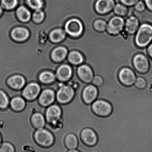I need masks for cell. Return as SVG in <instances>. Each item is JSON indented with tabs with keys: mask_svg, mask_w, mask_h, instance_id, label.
<instances>
[{
	"mask_svg": "<svg viewBox=\"0 0 152 152\" xmlns=\"http://www.w3.org/2000/svg\"><path fill=\"white\" fill-rule=\"evenodd\" d=\"M135 44L140 48L149 45L152 42V25L144 23L138 28L135 38Z\"/></svg>",
	"mask_w": 152,
	"mask_h": 152,
	"instance_id": "obj_1",
	"label": "cell"
},
{
	"mask_svg": "<svg viewBox=\"0 0 152 152\" xmlns=\"http://www.w3.org/2000/svg\"><path fill=\"white\" fill-rule=\"evenodd\" d=\"M34 138L37 144L45 148L52 146L55 141L54 136L52 132L44 128L37 129L35 131Z\"/></svg>",
	"mask_w": 152,
	"mask_h": 152,
	"instance_id": "obj_2",
	"label": "cell"
},
{
	"mask_svg": "<svg viewBox=\"0 0 152 152\" xmlns=\"http://www.w3.org/2000/svg\"><path fill=\"white\" fill-rule=\"evenodd\" d=\"M75 95V90L70 84H61L57 90L56 98L61 104H66L72 101Z\"/></svg>",
	"mask_w": 152,
	"mask_h": 152,
	"instance_id": "obj_3",
	"label": "cell"
},
{
	"mask_svg": "<svg viewBox=\"0 0 152 152\" xmlns=\"http://www.w3.org/2000/svg\"><path fill=\"white\" fill-rule=\"evenodd\" d=\"M92 111L96 115L106 117L112 112V105L110 102L105 100L96 99L91 104Z\"/></svg>",
	"mask_w": 152,
	"mask_h": 152,
	"instance_id": "obj_4",
	"label": "cell"
},
{
	"mask_svg": "<svg viewBox=\"0 0 152 152\" xmlns=\"http://www.w3.org/2000/svg\"><path fill=\"white\" fill-rule=\"evenodd\" d=\"M62 111L58 105L53 104L50 105L45 111L46 120L50 126H56L61 123Z\"/></svg>",
	"mask_w": 152,
	"mask_h": 152,
	"instance_id": "obj_5",
	"label": "cell"
},
{
	"mask_svg": "<svg viewBox=\"0 0 152 152\" xmlns=\"http://www.w3.org/2000/svg\"><path fill=\"white\" fill-rule=\"evenodd\" d=\"M132 65L135 71L141 74H145L149 71V61L146 56L142 53L135 55L132 60Z\"/></svg>",
	"mask_w": 152,
	"mask_h": 152,
	"instance_id": "obj_6",
	"label": "cell"
},
{
	"mask_svg": "<svg viewBox=\"0 0 152 152\" xmlns=\"http://www.w3.org/2000/svg\"><path fill=\"white\" fill-rule=\"evenodd\" d=\"M118 77L120 83L124 86H127L134 84L137 77L133 70L128 67H124L120 69Z\"/></svg>",
	"mask_w": 152,
	"mask_h": 152,
	"instance_id": "obj_7",
	"label": "cell"
},
{
	"mask_svg": "<svg viewBox=\"0 0 152 152\" xmlns=\"http://www.w3.org/2000/svg\"><path fill=\"white\" fill-rule=\"evenodd\" d=\"M125 23L124 19L121 16H114L110 19L107 24V32L111 35H118L123 30Z\"/></svg>",
	"mask_w": 152,
	"mask_h": 152,
	"instance_id": "obj_8",
	"label": "cell"
},
{
	"mask_svg": "<svg viewBox=\"0 0 152 152\" xmlns=\"http://www.w3.org/2000/svg\"><path fill=\"white\" fill-rule=\"evenodd\" d=\"M41 91V87L38 83L35 82H30L24 88L22 95L28 101H33L39 96Z\"/></svg>",
	"mask_w": 152,
	"mask_h": 152,
	"instance_id": "obj_9",
	"label": "cell"
},
{
	"mask_svg": "<svg viewBox=\"0 0 152 152\" xmlns=\"http://www.w3.org/2000/svg\"><path fill=\"white\" fill-rule=\"evenodd\" d=\"M66 32L71 36L77 37L83 33V25L79 19L73 18L70 19L66 22L65 26Z\"/></svg>",
	"mask_w": 152,
	"mask_h": 152,
	"instance_id": "obj_10",
	"label": "cell"
},
{
	"mask_svg": "<svg viewBox=\"0 0 152 152\" xmlns=\"http://www.w3.org/2000/svg\"><path fill=\"white\" fill-rule=\"evenodd\" d=\"M98 95V87L92 83L85 86L82 92V98L83 102L87 105L91 104L97 99Z\"/></svg>",
	"mask_w": 152,
	"mask_h": 152,
	"instance_id": "obj_11",
	"label": "cell"
},
{
	"mask_svg": "<svg viewBox=\"0 0 152 152\" xmlns=\"http://www.w3.org/2000/svg\"><path fill=\"white\" fill-rule=\"evenodd\" d=\"M77 75L82 81L86 84L91 83L94 76L93 69L87 64L82 65L78 67Z\"/></svg>",
	"mask_w": 152,
	"mask_h": 152,
	"instance_id": "obj_12",
	"label": "cell"
},
{
	"mask_svg": "<svg viewBox=\"0 0 152 152\" xmlns=\"http://www.w3.org/2000/svg\"><path fill=\"white\" fill-rule=\"evenodd\" d=\"M80 137L83 143L88 146H94L98 142L97 134L91 128H86L83 129L80 132Z\"/></svg>",
	"mask_w": 152,
	"mask_h": 152,
	"instance_id": "obj_13",
	"label": "cell"
},
{
	"mask_svg": "<svg viewBox=\"0 0 152 152\" xmlns=\"http://www.w3.org/2000/svg\"><path fill=\"white\" fill-rule=\"evenodd\" d=\"M115 6L114 0H97L95 5V10L99 14L110 12Z\"/></svg>",
	"mask_w": 152,
	"mask_h": 152,
	"instance_id": "obj_14",
	"label": "cell"
},
{
	"mask_svg": "<svg viewBox=\"0 0 152 152\" xmlns=\"http://www.w3.org/2000/svg\"><path fill=\"white\" fill-rule=\"evenodd\" d=\"M56 95L54 91L50 89L42 91L38 98V102L43 107L49 106L55 101Z\"/></svg>",
	"mask_w": 152,
	"mask_h": 152,
	"instance_id": "obj_15",
	"label": "cell"
},
{
	"mask_svg": "<svg viewBox=\"0 0 152 152\" xmlns=\"http://www.w3.org/2000/svg\"><path fill=\"white\" fill-rule=\"evenodd\" d=\"M26 82L24 77L19 75L12 76L7 80V83L9 87L15 90L21 89L25 86Z\"/></svg>",
	"mask_w": 152,
	"mask_h": 152,
	"instance_id": "obj_16",
	"label": "cell"
},
{
	"mask_svg": "<svg viewBox=\"0 0 152 152\" xmlns=\"http://www.w3.org/2000/svg\"><path fill=\"white\" fill-rule=\"evenodd\" d=\"M72 75V71L71 66L66 65L60 66L57 69L56 77L59 81L66 82L69 80Z\"/></svg>",
	"mask_w": 152,
	"mask_h": 152,
	"instance_id": "obj_17",
	"label": "cell"
},
{
	"mask_svg": "<svg viewBox=\"0 0 152 152\" xmlns=\"http://www.w3.org/2000/svg\"><path fill=\"white\" fill-rule=\"evenodd\" d=\"M139 26L138 19L135 16H131L127 19L125 22V30L128 34L133 35L138 31Z\"/></svg>",
	"mask_w": 152,
	"mask_h": 152,
	"instance_id": "obj_18",
	"label": "cell"
},
{
	"mask_svg": "<svg viewBox=\"0 0 152 152\" xmlns=\"http://www.w3.org/2000/svg\"><path fill=\"white\" fill-rule=\"evenodd\" d=\"M64 143L68 152L71 150L77 149L79 145L78 138L73 133L67 134L65 138Z\"/></svg>",
	"mask_w": 152,
	"mask_h": 152,
	"instance_id": "obj_19",
	"label": "cell"
},
{
	"mask_svg": "<svg viewBox=\"0 0 152 152\" xmlns=\"http://www.w3.org/2000/svg\"><path fill=\"white\" fill-rule=\"evenodd\" d=\"M31 123L35 129L44 128L45 126V119L42 113L37 112L34 113L31 117Z\"/></svg>",
	"mask_w": 152,
	"mask_h": 152,
	"instance_id": "obj_20",
	"label": "cell"
},
{
	"mask_svg": "<svg viewBox=\"0 0 152 152\" xmlns=\"http://www.w3.org/2000/svg\"><path fill=\"white\" fill-rule=\"evenodd\" d=\"M10 104L12 110L16 112L23 111L26 106V101L20 96H15L12 98Z\"/></svg>",
	"mask_w": 152,
	"mask_h": 152,
	"instance_id": "obj_21",
	"label": "cell"
},
{
	"mask_svg": "<svg viewBox=\"0 0 152 152\" xmlns=\"http://www.w3.org/2000/svg\"><path fill=\"white\" fill-rule=\"evenodd\" d=\"M29 32L28 30L23 28H16L12 32V37L17 41H23L29 37Z\"/></svg>",
	"mask_w": 152,
	"mask_h": 152,
	"instance_id": "obj_22",
	"label": "cell"
},
{
	"mask_svg": "<svg viewBox=\"0 0 152 152\" xmlns=\"http://www.w3.org/2000/svg\"><path fill=\"white\" fill-rule=\"evenodd\" d=\"M56 76L53 72L45 71L42 72L39 76V80L43 84H49L53 83L56 80Z\"/></svg>",
	"mask_w": 152,
	"mask_h": 152,
	"instance_id": "obj_23",
	"label": "cell"
},
{
	"mask_svg": "<svg viewBox=\"0 0 152 152\" xmlns=\"http://www.w3.org/2000/svg\"><path fill=\"white\" fill-rule=\"evenodd\" d=\"M68 59L71 64L75 65L81 64L84 62L83 55L77 51H72L69 53Z\"/></svg>",
	"mask_w": 152,
	"mask_h": 152,
	"instance_id": "obj_24",
	"label": "cell"
},
{
	"mask_svg": "<svg viewBox=\"0 0 152 152\" xmlns=\"http://www.w3.org/2000/svg\"><path fill=\"white\" fill-rule=\"evenodd\" d=\"M67 53V50L65 48L58 47L55 49L52 53V58L56 61H60L64 58Z\"/></svg>",
	"mask_w": 152,
	"mask_h": 152,
	"instance_id": "obj_25",
	"label": "cell"
},
{
	"mask_svg": "<svg viewBox=\"0 0 152 152\" xmlns=\"http://www.w3.org/2000/svg\"><path fill=\"white\" fill-rule=\"evenodd\" d=\"M17 14L19 19L22 21L27 22L30 19V12L24 7H19L17 10Z\"/></svg>",
	"mask_w": 152,
	"mask_h": 152,
	"instance_id": "obj_26",
	"label": "cell"
},
{
	"mask_svg": "<svg viewBox=\"0 0 152 152\" xmlns=\"http://www.w3.org/2000/svg\"><path fill=\"white\" fill-rule=\"evenodd\" d=\"M65 34L63 30L61 29L54 30L50 34V37L51 41L54 42H59L64 38Z\"/></svg>",
	"mask_w": 152,
	"mask_h": 152,
	"instance_id": "obj_27",
	"label": "cell"
},
{
	"mask_svg": "<svg viewBox=\"0 0 152 152\" xmlns=\"http://www.w3.org/2000/svg\"><path fill=\"white\" fill-rule=\"evenodd\" d=\"M10 104V99L8 95L4 91L0 89V109H6Z\"/></svg>",
	"mask_w": 152,
	"mask_h": 152,
	"instance_id": "obj_28",
	"label": "cell"
},
{
	"mask_svg": "<svg viewBox=\"0 0 152 152\" xmlns=\"http://www.w3.org/2000/svg\"><path fill=\"white\" fill-rule=\"evenodd\" d=\"M107 23L105 21L101 19H97L94 22V29L99 32H103L107 29Z\"/></svg>",
	"mask_w": 152,
	"mask_h": 152,
	"instance_id": "obj_29",
	"label": "cell"
},
{
	"mask_svg": "<svg viewBox=\"0 0 152 152\" xmlns=\"http://www.w3.org/2000/svg\"><path fill=\"white\" fill-rule=\"evenodd\" d=\"M114 11L115 13L118 16H123L127 14L128 9L124 4H117L115 6Z\"/></svg>",
	"mask_w": 152,
	"mask_h": 152,
	"instance_id": "obj_30",
	"label": "cell"
},
{
	"mask_svg": "<svg viewBox=\"0 0 152 152\" xmlns=\"http://www.w3.org/2000/svg\"><path fill=\"white\" fill-rule=\"evenodd\" d=\"M15 151L14 145L10 142L5 141L0 146V152H14Z\"/></svg>",
	"mask_w": 152,
	"mask_h": 152,
	"instance_id": "obj_31",
	"label": "cell"
},
{
	"mask_svg": "<svg viewBox=\"0 0 152 152\" xmlns=\"http://www.w3.org/2000/svg\"><path fill=\"white\" fill-rule=\"evenodd\" d=\"M17 0H1L3 7L7 10H11L17 5Z\"/></svg>",
	"mask_w": 152,
	"mask_h": 152,
	"instance_id": "obj_32",
	"label": "cell"
},
{
	"mask_svg": "<svg viewBox=\"0 0 152 152\" xmlns=\"http://www.w3.org/2000/svg\"><path fill=\"white\" fill-rule=\"evenodd\" d=\"M134 85L138 89H143L146 87L147 82L144 77H137L136 81Z\"/></svg>",
	"mask_w": 152,
	"mask_h": 152,
	"instance_id": "obj_33",
	"label": "cell"
},
{
	"mask_svg": "<svg viewBox=\"0 0 152 152\" xmlns=\"http://www.w3.org/2000/svg\"><path fill=\"white\" fill-rule=\"evenodd\" d=\"M29 5L32 8L35 10H40L43 5L42 0H27Z\"/></svg>",
	"mask_w": 152,
	"mask_h": 152,
	"instance_id": "obj_34",
	"label": "cell"
},
{
	"mask_svg": "<svg viewBox=\"0 0 152 152\" xmlns=\"http://www.w3.org/2000/svg\"><path fill=\"white\" fill-rule=\"evenodd\" d=\"M44 14L42 11L40 10H37L33 14V19L37 22H40L44 19Z\"/></svg>",
	"mask_w": 152,
	"mask_h": 152,
	"instance_id": "obj_35",
	"label": "cell"
},
{
	"mask_svg": "<svg viewBox=\"0 0 152 152\" xmlns=\"http://www.w3.org/2000/svg\"><path fill=\"white\" fill-rule=\"evenodd\" d=\"M104 80L101 76L98 75H94L92 80V83L97 87L102 86L104 83Z\"/></svg>",
	"mask_w": 152,
	"mask_h": 152,
	"instance_id": "obj_36",
	"label": "cell"
},
{
	"mask_svg": "<svg viewBox=\"0 0 152 152\" xmlns=\"http://www.w3.org/2000/svg\"><path fill=\"white\" fill-rule=\"evenodd\" d=\"M145 4L142 1H138L135 5V10L138 12H143L145 10Z\"/></svg>",
	"mask_w": 152,
	"mask_h": 152,
	"instance_id": "obj_37",
	"label": "cell"
},
{
	"mask_svg": "<svg viewBox=\"0 0 152 152\" xmlns=\"http://www.w3.org/2000/svg\"><path fill=\"white\" fill-rule=\"evenodd\" d=\"M122 4L126 6H133L135 5L139 0H120Z\"/></svg>",
	"mask_w": 152,
	"mask_h": 152,
	"instance_id": "obj_38",
	"label": "cell"
},
{
	"mask_svg": "<svg viewBox=\"0 0 152 152\" xmlns=\"http://www.w3.org/2000/svg\"><path fill=\"white\" fill-rule=\"evenodd\" d=\"M145 1L146 7L152 12V0H145Z\"/></svg>",
	"mask_w": 152,
	"mask_h": 152,
	"instance_id": "obj_39",
	"label": "cell"
},
{
	"mask_svg": "<svg viewBox=\"0 0 152 152\" xmlns=\"http://www.w3.org/2000/svg\"><path fill=\"white\" fill-rule=\"evenodd\" d=\"M147 51L149 56L152 59V43L149 45Z\"/></svg>",
	"mask_w": 152,
	"mask_h": 152,
	"instance_id": "obj_40",
	"label": "cell"
},
{
	"mask_svg": "<svg viewBox=\"0 0 152 152\" xmlns=\"http://www.w3.org/2000/svg\"><path fill=\"white\" fill-rule=\"evenodd\" d=\"M1 141H2V138H1V134H0V146L1 144Z\"/></svg>",
	"mask_w": 152,
	"mask_h": 152,
	"instance_id": "obj_41",
	"label": "cell"
},
{
	"mask_svg": "<svg viewBox=\"0 0 152 152\" xmlns=\"http://www.w3.org/2000/svg\"><path fill=\"white\" fill-rule=\"evenodd\" d=\"M1 12H2V9H1V7H0V15L1 14Z\"/></svg>",
	"mask_w": 152,
	"mask_h": 152,
	"instance_id": "obj_42",
	"label": "cell"
}]
</instances>
